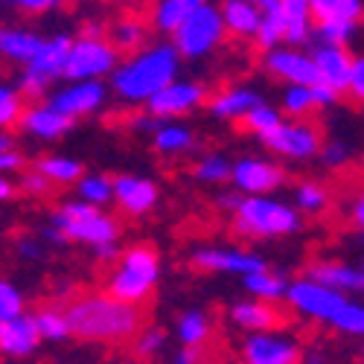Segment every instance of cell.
<instances>
[{"mask_svg":"<svg viewBox=\"0 0 364 364\" xmlns=\"http://www.w3.org/2000/svg\"><path fill=\"white\" fill-rule=\"evenodd\" d=\"M312 65L318 68L321 82L336 90V94L341 87H347V82H350V58L344 55V50H321Z\"/></svg>","mask_w":364,"mask_h":364,"instance_id":"cell-13","label":"cell"},{"mask_svg":"<svg viewBox=\"0 0 364 364\" xmlns=\"http://www.w3.org/2000/svg\"><path fill=\"white\" fill-rule=\"evenodd\" d=\"M248 364H300V353L289 344L268 341V338H254L245 347Z\"/></svg>","mask_w":364,"mask_h":364,"instance_id":"cell-14","label":"cell"},{"mask_svg":"<svg viewBox=\"0 0 364 364\" xmlns=\"http://www.w3.org/2000/svg\"><path fill=\"white\" fill-rule=\"evenodd\" d=\"M350 26H353V23H326V26H321V33H323V38L332 41V44H344V38L350 36Z\"/></svg>","mask_w":364,"mask_h":364,"instance_id":"cell-42","label":"cell"},{"mask_svg":"<svg viewBox=\"0 0 364 364\" xmlns=\"http://www.w3.org/2000/svg\"><path fill=\"white\" fill-rule=\"evenodd\" d=\"M201 100V87H190V85H178V87H164L151 97L149 108L155 114H181L190 105H196Z\"/></svg>","mask_w":364,"mask_h":364,"instance_id":"cell-15","label":"cell"},{"mask_svg":"<svg viewBox=\"0 0 364 364\" xmlns=\"http://www.w3.org/2000/svg\"><path fill=\"white\" fill-rule=\"evenodd\" d=\"M23 119V111H21V102L15 94H9L6 87H0V126H9V129H18Z\"/></svg>","mask_w":364,"mask_h":364,"instance_id":"cell-32","label":"cell"},{"mask_svg":"<svg viewBox=\"0 0 364 364\" xmlns=\"http://www.w3.org/2000/svg\"><path fill=\"white\" fill-rule=\"evenodd\" d=\"M219 36H222L219 12L213 6H204V4L175 29V41H178L181 53H187V55L204 53L210 44L219 41Z\"/></svg>","mask_w":364,"mask_h":364,"instance_id":"cell-5","label":"cell"},{"mask_svg":"<svg viewBox=\"0 0 364 364\" xmlns=\"http://www.w3.org/2000/svg\"><path fill=\"white\" fill-rule=\"evenodd\" d=\"M306 15H309V4H300V0H289V4H283V36L294 44L303 41V36H306Z\"/></svg>","mask_w":364,"mask_h":364,"instance_id":"cell-26","label":"cell"},{"mask_svg":"<svg viewBox=\"0 0 364 364\" xmlns=\"http://www.w3.org/2000/svg\"><path fill=\"white\" fill-rule=\"evenodd\" d=\"M332 321H336L338 326H344V329H350V332H361V326H364V315H361L358 306H344Z\"/></svg>","mask_w":364,"mask_h":364,"instance_id":"cell-39","label":"cell"},{"mask_svg":"<svg viewBox=\"0 0 364 364\" xmlns=\"http://www.w3.org/2000/svg\"><path fill=\"white\" fill-rule=\"evenodd\" d=\"M300 201L306 204V207H321V204H326V190H321V187H312V184H306L300 190Z\"/></svg>","mask_w":364,"mask_h":364,"instance_id":"cell-44","label":"cell"},{"mask_svg":"<svg viewBox=\"0 0 364 364\" xmlns=\"http://www.w3.org/2000/svg\"><path fill=\"white\" fill-rule=\"evenodd\" d=\"M18 312H21V297L9 286L0 283V323L18 318Z\"/></svg>","mask_w":364,"mask_h":364,"instance_id":"cell-34","label":"cell"},{"mask_svg":"<svg viewBox=\"0 0 364 364\" xmlns=\"http://www.w3.org/2000/svg\"><path fill=\"white\" fill-rule=\"evenodd\" d=\"M364 68H361V62H355L353 68H350V82H347V87H353V94H355V100H361V94H364Z\"/></svg>","mask_w":364,"mask_h":364,"instance_id":"cell-45","label":"cell"},{"mask_svg":"<svg viewBox=\"0 0 364 364\" xmlns=\"http://www.w3.org/2000/svg\"><path fill=\"white\" fill-rule=\"evenodd\" d=\"M181 332H184V341L201 344L207 338V323L201 315H190V318H184V323H181Z\"/></svg>","mask_w":364,"mask_h":364,"instance_id":"cell-36","label":"cell"},{"mask_svg":"<svg viewBox=\"0 0 364 364\" xmlns=\"http://www.w3.org/2000/svg\"><path fill=\"white\" fill-rule=\"evenodd\" d=\"M6 196H12V187L6 184V181H0V198H6Z\"/></svg>","mask_w":364,"mask_h":364,"instance_id":"cell-49","label":"cell"},{"mask_svg":"<svg viewBox=\"0 0 364 364\" xmlns=\"http://www.w3.org/2000/svg\"><path fill=\"white\" fill-rule=\"evenodd\" d=\"M102 100V87L100 85H82V87H73L68 94L55 97L53 108L55 114L62 117H73V114H85V111H94V105Z\"/></svg>","mask_w":364,"mask_h":364,"instance_id":"cell-16","label":"cell"},{"mask_svg":"<svg viewBox=\"0 0 364 364\" xmlns=\"http://www.w3.org/2000/svg\"><path fill=\"white\" fill-rule=\"evenodd\" d=\"M6 149H9V137H0V155H4Z\"/></svg>","mask_w":364,"mask_h":364,"instance_id":"cell-50","label":"cell"},{"mask_svg":"<svg viewBox=\"0 0 364 364\" xmlns=\"http://www.w3.org/2000/svg\"><path fill=\"white\" fill-rule=\"evenodd\" d=\"M23 190L33 193V196H41V198L58 196V184H53V181L44 178V175H26V178H23Z\"/></svg>","mask_w":364,"mask_h":364,"instance_id":"cell-35","label":"cell"},{"mask_svg":"<svg viewBox=\"0 0 364 364\" xmlns=\"http://www.w3.org/2000/svg\"><path fill=\"white\" fill-rule=\"evenodd\" d=\"M245 108H257V97L254 94H225V97H219L216 102H213V111L216 114H233V117H239V114H245Z\"/></svg>","mask_w":364,"mask_h":364,"instance_id":"cell-31","label":"cell"},{"mask_svg":"<svg viewBox=\"0 0 364 364\" xmlns=\"http://www.w3.org/2000/svg\"><path fill=\"white\" fill-rule=\"evenodd\" d=\"M38 326L36 321L29 318H12L6 323H0V347L6 353H15V355H23L29 350H36L38 344Z\"/></svg>","mask_w":364,"mask_h":364,"instance_id":"cell-10","label":"cell"},{"mask_svg":"<svg viewBox=\"0 0 364 364\" xmlns=\"http://www.w3.org/2000/svg\"><path fill=\"white\" fill-rule=\"evenodd\" d=\"M123 271H132V274L155 283V274H158V254L151 245H137L132 248L126 257H123Z\"/></svg>","mask_w":364,"mask_h":364,"instance_id":"cell-24","label":"cell"},{"mask_svg":"<svg viewBox=\"0 0 364 364\" xmlns=\"http://www.w3.org/2000/svg\"><path fill=\"white\" fill-rule=\"evenodd\" d=\"M225 15H228L230 29H233V33H239V36L257 33V26H259L257 9L248 6V4H225Z\"/></svg>","mask_w":364,"mask_h":364,"instance_id":"cell-29","label":"cell"},{"mask_svg":"<svg viewBox=\"0 0 364 364\" xmlns=\"http://www.w3.org/2000/svg\"><path fill=\"white\" fill-rule=\"evenodd\" d=\"M68 55H70V41L68 38H55L50 44H41L38 55L33 58V65H29V76H36L41 82H50L55 73L65 70Z\"/></svg>","mask_w":364,"mask_h":364,"instance_id":"cell-11","label":"cell"},{"mask_svg":"<svg viewBox=\"0 0 364 364\" xmlns=\"http://www.w3.org/2000/svg\"><path fill=\"white\" fill-rule=\"evenodd\" d=\"M233 175H236V181H239V187L254 190V193L277 187V184H280V178H283V172H280L277 166H268V164H254V161L239 164Z\"/></svg>","mask_w":364,"mask_h":364,"instance_id":"cell-19","label":"cell"},{"mask_svg":"<svg viewBox=\"0 0 364 364\" xmlns=\"http://www.w3.org/2000/svg\"><path fill=\"white\" fill-rule=\"evenodd\" d=\"M187 143H190V134H184V132H161V137H158V149H181Z\"/></svg>","mask_w":364,"mask_h":364,"instance_id":"cell-43","label":"cell"},{"mask_svg":"<svg viewBox=\"0 0 364 364\" xmlns=\"http://www.w3.org/2000/svg\"><path fill=\"white\" fill-rule=\"evenodd\" d=\"M291 300L297 303V306L306 309V312H312V315H318V318H329V321L344 309V300H341L336 291L321 289V286H309V283L294 286V289H291Z\"/></svg>","mask_w":364,"mask_h":364,"instance_id":"cell-9","label":"cell"},{"mask_svg":"<svg viewBox=\"0 0 364 364\" xmlns=\"http://www.w3.org/2000/svg\"><path fill=\"white\" fill-rule=\"evenodd\" d=\"M108 50L111 55H119V58H134L146 44H149V29H143L137 21H132L129 15L119 18L111 29H108Z\"/></svg>","mask_w":364,"mask_h":364,"instance_id":"cell-8","label":"cell"},{"mask_svg":"<svg viewBox=\"0 0 364 364\" xmlns=\"http://www.w3.org/2000/svg\"><path fill=\"white\" fill-rule=\"evenodd\" d=\"M68 236H76V239H87V242H97V245H105L111 242L119 228L111 222V219H102V216H94V219H85V222H65L58 225Z\"/></svg>","mask_w":364,"mask_h":364,"instance_id":"cell-20","label":"cell"},{"mask_svg":"<svg viewBox=\"0 0 364 364\" xmlns=\"http://www.w3.org/2000/svg\"><path fill=\"white\" fill-rule=\"evenodd\" d=\"M70 123H73V117H62V114H55V111H50V108H36V111H29V114L21 119V126L33 129L36 134H44V137L62 134L65 129H70Z\"/></svg>","mask_w":364,"mask_h":364,"instance_id":"cell-22","label":"cell"},{"mask_svg":"<svg viewBox=\"0 0 364 364\" xmlns=\"http://www.w3.org/2000/svg\"><path fill=\"white\" fill-rule=\"evenodd\" d=\"M111 65H114V55H111L105 41H79L70 50L62 73H68V76H94V73L108 70Z\"/></svg>","mask_w":364,"mask_h":364,"instance_id":"cell-6","label":"cell"},{"mask_svg":"<svg viewBox=\"0 0 364 364\" xmlns=\"http://www.w3.org/2000/svg\"><path fill=\"white\" fill-rule=\"evenodd\" d=\"M321 119L309 111H303L300 123L294 126H277L274 132H265L262 140L271 146L283 151V155H291V158H306L312 155V151L321 149Z\"/></svg>","mask_w":364,"mask_h":364,"instance_id":"cell-4","label":"cell"},{"mask_svg":"<svg viewBox=\"0 0 364 364\" xmlns=\"http://www.w3.org/2000/svg\"><path fill=\"white\" fill-rule=\"evenodd\" d=\"M280 126V117L268 108H254L233 117V132L236 134H265V132H274Z\"/></svg>","mask_w":364,"mask_h":364,"instance_id":"cell-23","label":"cell"},{"mask_svg":"<svg viewBox=\"0 0 364 364\" xmlns=\"http://www.w3.org/2000/svg\"><path fill=\"white\" fill-rule=\"evenodd\" d=\"M198 6H201L198 0H169V4L155 6V21H158L164 29H178Z\"/></svg>","mask_w":364,"mask_h":364,"instance_id":"cell-25","label":"cell"},{"mask_svg":"<svg viewBox=\"0 0 364 364\" xmlns=\"http://www.w3.org/2000/svg\"><path fill=\"white\" fill-rule=\"evenodd\" d=\"M309 105H312V97H309V90H306V87H294L291 94L286 97V108H289L291 114H297V117L306 111Z\"/></svg>","mask_w":364,"mask_h":364,"instance_id":"cell-41","label":"cell"},{"mask_svg":"<svg viewBox=\"0 0 364 364\" xmlns=\"http://www.w3.org/2000/svg\"><path fill=\"white\" fill-rule=\"evenodd\" d=\"M198 175H201L204 181H228V178L233 175V169H230L225 161H219V158H210L207 164L198 166Z\"/></svg>","mask_w":364,"mask_h":364,"instance_id":"cell-38","label":"cell"},{"mask_svg":"<svg viewBox=\"0 0 364 364\" xmlns=\"http://www.w3.org/2000/svg\"><path fill=\"white\" fill-rule=\"evenodd\" d=\"M309 12L315 15L318 26L326 23H353L361 15V4H341V0H315L309 4Z\"/></svg>","mask_w":364,"mask_h":364,"instance_id":"cell-21","label":"cell"},{"mask_svg":"<svg viewBox=\"0 0 364 364\" xmlns=\"http://www.w3.org/2000/svg\"><path fill=\"white\" fill-rule=\"evenodd\" d=\"M50 6H53L50 0H23L18 9H21V12H47Z\"/></svg>","mask_w":364,"mask_h":364,"instance_id":"cell-46","label":"cell"},{"mask_svg":"<svg viewBox=\"0 0 364 364\" xmlns=\"http://www.w3.org/2000/svg\"><path fill=\"white\" fill-rule=\"evenodd\" d=\"M297 228V219L291 210L271 204V201H242L239 204V219L233 222V233H248V236H262V233H289Z\"/></svg>","mask_w":364,"mask_h":364,"instance_id":"cell-3","label":"cell"},{"mask_svg":"<svg viewBox=\"0 0 364 364\" xmlns=\"http://www.w3.org/2000/svg\"><path fill=\"white\" fill-rule=\"evenodd\" d=\"M193 268H233V271H248V274H265V265L254 257H239V254H222V251H201L193 259Z\"/></svg>","mask_w":364,"mask_h":364,"instance_id":"cell-17","label":"cell"},{"mask_svg":"<svg viewBox=\"0 0 364 364\" xmlns=\"http://www.w3.org/2000/svg\"><path fill=\"white\" fill-rule=\"evenodd\" d=\"M117 198L129 213H143L155 204V187L149 181H137V178H119L117 181Z\"/></svg>","mask_w":364,"mask_h":364,"instance_id":"cell-18","label":"cell"},{"mask_svg":"<svg viewBox=\"0 0 364 364\" xmlns=\"http://www.w3.org/2000/svg\"><path fill=\"white\" fill-rule=\"evenodd\" d=\"M341 155H344V151H341L338 146H332V149H329V161H341Z\"/></svg>","mask_w":364,"mask_h":364,"instance_id":"cell-48","label":"cell"},{"mask_svg":"<svg viewBox=\"0 0 364 364\" xmlns=\"http://www.w3.org/2000/svg\"><path fill=\"white\" fill-rule=\"evenodd\" d=\"M18 166H23L21 155H12V151H4V155H0V169H18Z\"/></svg>","mask_w":364,"mask_h":364,"instance_id":"cell-47","label":"cell"},{"mask_svg":"<svg viewBox=\"0 0 364 364\" xmlns=\"http://www.w3.org/2000/svg\"><path fill=\"white\" fill-rule=\"evenodd\" d=\"M36 326H38V336H47V338H62V336H68L65 318L55 315V312H41L38 321H36Z\"/></svg>","mask_w":364,"mask_h":364,"instance_id":"cell-33","label":"cell"},{"mask_svg":"<svg viewBox=\"0 0 364 364\" xmlns=\"http://www.w3.org/2000/svg\"><path fill=\"white\" fill-rule=\"evenodd\" d=\"M0 50L6 55H15V58H33L38 55L41 50V41L33 38V36H21V33H0Z\"/></svg>","mask_w":364,"mask_h":364,"instance_id":"cell-27","label":"cell"},{"mask_svg":"<svg viewBox=\"0 0 364 364\" xmlns=\"http://www.w3.org/2000/svg\"><path fill=\"white\" fill-rule=\"evenodd\" d=\"M175 73V50L164 47L146 58L132 62L123 73H117V87L126 97H155L166 87V82Z\"/></svg>","mask_w":364,"mask_h":364,"instance_id":"cell-2","label":"cell"},{"mask_svg":"<svg viewBox=\"0 0 364 364\" xmlns=\"http://www.w3.org/2000/svg\"><path fill=\"white\" fill-rule=\"evenodd\" d=\"M312 277L323 286H347V289H361V274L355 271H347L341 265H318L312 268ZM321 286V289H323Z\"/></svg>","mask_w":364,"mask_h":364,"instance_id":"cell-28","label":"cell"},{"mask_svg":"<svg viewBox=\"0 0 364 364\" xmlns=\"http://www.w3.org/2000/svg\"><path fill=\"white\" fill-rule=\"evenodd\" d=\"M271 70L280 73V76H289V79L297 82V85H306V90L323 85L318 68H315L312 62H306V58L291 55V53H277L274 58H271Z\"/></svg>","mask_w":364,"mask_h":364,"instance_id":"cell-12","label":"cell"},{"mask_svg":"<svg viewBox=\"0 0 364 364\" xmlns=\"http://www.w3.org/2000/svg\"><path fill=\"white\" fill-rule=\"evenodd\" d=\"M233 321H239L242 326H257V329H280V326H291L297 321V312L283 303H245V306L233 309Z\"/></svg>","mask_w":364,"mask_h":364,"instance_id":"cell-7","label":"cell"},{"mask_svg":"<svg viewBox=\"0 0 364 364\" xmlns=\"http://www.w3.org/2000/svg\"><path fill=\"white\" fill-rule=\"evenodd\" d=\"M248 286L262 297H280V289H283V283L277 277H268V274H251Z\"/></svg>","mask_w":364,"mask_h":364,"instance_id":"cell-37","label":"cell"},{"mask_svg":"<svg viewBox=\"0 0 364 364\" xmlns=\"http://www.w3.org/2000/svg\"><path fill=\"white\" fill-rule=\"evenodd\" d=\"M82 193L90 198V201H108L111 198V184L108 181H100V178H90V181H85L82 184Z\"/></svg>","mask_w":364,"mask_h":364,"instance_id":"cell-40","label":"cell"},{"mask_svg":"<svg viewBox=\"0 0 364 364\" xmlns=\"http://www.w3.org/2000/svg\"><path fill=\"white\" fill-rule=\"evenodd\" d=\"M38 172H41L44 178H50V181H58V184H65V181H73V178L82 175V166H79V164H70V161H55V158H50V161H41V164H38Z\"/></svg>","mask_w":364,"mask_h":364,"instance_id":"cell-30","label":"cell"},{"mask_svg":"<svg viewBox=\"0 0 364 364\" xmlns=\"http://www.w3.org/2000/svg\"><path fill=\"white\" fill-rule=\"evenodd\" d=\"M68 332L85 341H111L119 347H134L151 323V309L126 306L108 297H70L62 312Z\"/></svg>","mask_w":364,"mask_h":364,"instance_id":"cell-1","label":"cell"}]
</instances>
